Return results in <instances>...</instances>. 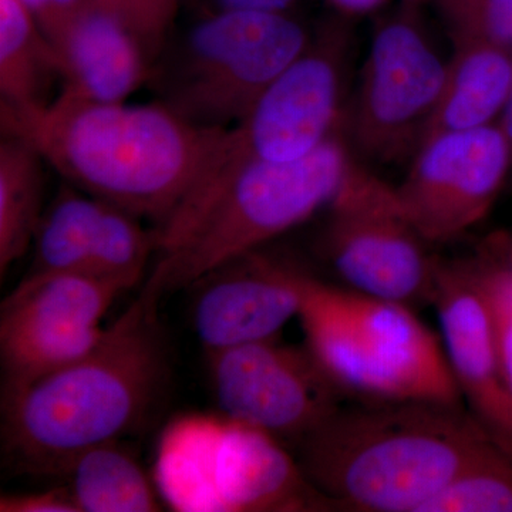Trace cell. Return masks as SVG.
<instances>
[{
  "label": "cell",
  "instance_id": "11",
  "mask_svg": "<svg viewBox=\"0 0 512 512\" xmlns=\"http://www.w3.org/2000/svg\"><path fill=\"white\" fill-rule=\"evenodd\" d=\"M121 293L90 274L23 279L0 315L3 403L92 352L106 333L101 320Z\"/></svg>",
  "mask_w": 512,
  "mask_h": 512
},
{
  "label": "cell",
  "instance_id": "16",
  "mask_svg": "<svg viewBox=\"0 0 512 512\" xmlns=\"http://www.w3.org/2000/svg\"><path fill=\"white\" fill-rule=\"evenodd\" d=\"M62 90L79 99L126 101L153 76L151 56L124 23L93 3L50 37Z\"/></svg>",
  "mask_w": 512,
  "mask_h": 512
},
{
  "label": "cell",
  "instance_id": "7",
  "mask_svg": "<svg viewBox=\"0 0 512 512\" xmlns=\"http://www.w3.org/2000/svg\"><path fill=\"white\" fill-rule=\"evenodd\" d=\"M311 37L291 12L220 9L175 47L160 101L197 126H235Z\"/></svg>",
  "mask_w": 512,
  "mask_h": 512
},
{
  "label": "cell",
  "instance_id": "23",
  "mask_svg": "<svg viewBox=\"0 0 512 512\" xmlns=\"http://www.w3.org/2000/svg\"><path fill=\"white\" fill-rule=\"evenodd\" d=\"M424 512H512V453L494 443Z\"/></svg>",
  "mask_w": 512,
  "mask_h": 512
},
{
  "label": "cell",
  "instance_id": "1",
  "mask_svg": "<svg viewBox=\"0 0 512 512\" xmlns=\"http://www.w3.org/2000/svg\"><path fill=\"white\" fill-rule=\"evenodd\" d=\"M3 134L28 141L67 184L164 225L210 163L225 128L197 126L161 101L103 103L60 92L0 107Z\"/></svg>",
  "mask_w": 512,
  "mask_h": 512
},
{
  "label": "cell",
  "instance_id": "10",
  "mask_svg": "<svg viewBox=\"0 0 512 512\" xmlns=\"http://www.w3.org/2000/svg\"><path fill=\"white\" fill-rule=\"evenodd\" d=\"M326 211L323 248L349 289L413 309L433 303L440 258L427 251L394 185L353 156Z\"/></svg>",
  "mask_w": 512,
  "mask_h": 512
},
{
  "label": "cell",
  "instance_id": "2",
  "mask_svg": "<svg viewBox=\"0 0 512 512\" xmlns=\"http://www.w3.org/2000/svg\"><path fill=\"white\" fill-rule=\"evenodd\" d=\"M340 406L295 444V458L333 510L424 512L494 443L464 406Z\"/></svg>",
  "mask_w": 512,
  "mask_h": 512
},
{
  "label": "cell",
  "instance_id": "20",
  "mask_svg": "<svg viewBox=\"0 0 512 512\" xmlns=\"http://www.w3.org/2000/svg\"><path fill=\"white\" fill-rule=\"evenodd\" d=\"M45 158L28 141L3 134L0 141V274L32 247L43 215Z\"/></svg>",
  "mask_w": 512,
  "mask_h": 512
},
{
  "label": "cell",
  "instance_id": "33",
  "mask_svg": "<svg viewBox=\"0 0 512 512\" xmlns=\"http://www.w3.org/2000/svg\"><path fill=\"white\" fill-rule=\"evenodd\" d=\"M404 3H410V5L421 6L426 2H433V0H403Z\"/></svg>",
  "mask_w": 512,
  "mask_h": 512
},
{
  "label": "cell",
  "instance_id": "27",
  "mask_svg": "<svg viewBox=\"0 0 512 512\" xmlns=\"http://www.w3.org/2000/svg\"><path fill=\"white\" fill-rule=\"evenodd\" d=\"M2 512H79L76 503L63 487L28 494H6L0 497Z\"/></svg>",
  "mask_w": 512,
  "mask_h": 512
},
{
  "label": "cell",
  "instance_id": "28",
  "mask_svg": "<svg viewBox=\"0 0 512 512\" xmlns=\"http://www.w3.org/2000/svg\"><path fill=\"white\" fill-rule=\"evenodd\" d=\"M33 18L39 23L47 39L69 25L83 10L90 8L94 0H22Z\"/></svg>",
  "mask_w": 512,
  "mask_h": 512
},
{
  "label": "cell",
  "instance_id": "31",
  "mask_svg": "<svg viewBox=\"0 0 512 512\" xmlns=\"http://www.w3.org/2000/svg\"><path fill=\"white\" fill-rule=\"evenodd\" d=\"M329 6L335 9L338 15L345 18H356V16L369 15L382 8L387 0H325Z\"/></svg>",
  "mask_w": 512,
  "mask_h": 512
},
{
  "label": "cell",
  "instance_id": "14",
  "mask_svg": "<svg viewBox=\"0 0 512 512\" xmlns=\"http://www.w3.org/2000/svg\"><path fill=\"white\" fill-rule=\"evenodd\" d=\"M431 306L464 406L491 439L512 453V390L498 349L493 306L470 256L439 259Z\"/></svg>",
  "mask_w": 512,
  "mask_h": 512
},
{
  "label": "cell",
  "instance_id": "5",
  "mask_svg": "<svg viewBox=\"0 0 512 512\" xmlns=\"http://www.w3.org/2000/svg\"><path fill=\"white\" fill-rule=\"evenodd\" d=\"M298 319L305 348L346 399L464 406L443 342L410 306L306 274Z\"/></svg>",
  "mask_w": 512,
  "mask_h": 512
},
{
  "label": "cell",
  "instance_id": "26",
  "mask_svg": "<svg viewBox=\"0 0 512 512\" xmlns=\"http://www.w3.org/2000/svg\"><path fill=\"white\" fill-rule=\"evenodd\" d=\"M471 256L485 281L512 303V231L485 238Z\"/></svg>",
  "mask_w": 512,
  "mask_h": 512
},
{
  "label": "cell",
  "instance_id": "25",
  "mask_svg": "<svg viewBox=\"0 0 512 512\" xmlns=\"http://www.w3.org/2000/svg\"><path fill=\"white\" fill-rule=\"evenodd\" d=\"M180 0H94L99 8L127 26L146 47L151 59L164 49Z\"/></svg>",
  "mask_w": 512,
  "mask_h": 512
},
{
  "label": "cell",
  "instance_id": "18",
  "mask_svg": "<svg viewBox=\"0 0 512 512\" xmlns=\"http://www.w3.org/2000/svg\"><path fill=\"white\" fill-rule=\"evenodd\" d=\"M57 476L66 481L79 512H157L164 507L154 480L120 440L76 454Z\"/></svg>",
  "mask_w": 512,
  "mask_h": 512
},
{
  "label": "cell",
  "instance_id": "12",
  "mask_svg": "<svg viewBox=\"0 0 512 512\" xmlns=\"http://www.w3.org/2000/svg\"><path fill=\"white\" fill-rule=\"evenodd\" d=\"M218 409L293 446L342 406V392L309 350L278 338L208 353Z\"/></svg>",
  "mask_w": 512,
  "mask_h": 512
},
{
  "label": "cell",
  "instance_id": "15",
  "mask_svg": "<svg viewBox=\"0 0 512 512\" xmlns=\"http://www.w3.org/2000/svg\"><path fill=\"white\" fill-rule=\"evenodd\" d=\"M306 272L259 251L239 256L190 289L192 328L205 353L278 338L298 318Z\"/></svg>",
  "mask_w": 512,
  "mask_h": 512
},
{
  "label": "cell",
  "instance_id": "24",
  "mask_svg": "<svg viewBox=\"0 0 512 512\" xmlns=\"http://www.w3.org/2000/svg\"><path fill=\"white\" fill-rule=\"evenodd\" d=\"M451 42L512 49V0H433Z\"/></svg>",
  "mask_w": 512,
  "mask_h": 512
},
{
  "label": "cell",
  "instance_id": "22",
  "mask_svg": "<svg viewBox=\"0 0 512 512\" xmlns=\"http://www.w3.org/2000/svg\"><path fill=\"white\" fill-rule=\"evenodd\" d=\"M101 202L89 274L127 292L141 281L151 255H156L157 232L147 231L130 211Z\"/></svg>",
  "mask_w": 512,
  "mask_h": 512
},
{
  "label": "cell",
  "instance_id": "17",
  "mask_svg": "<svg viewBox=\"0 0 512 512\" xmlns=\"http://www.w3.org/2000/svg\"><path fill=\"white\" fill-rule=\"evenodd\" d=\"M453 47L443 90L423 143L439 134L497 123L510 96V47L485 42H456Z\"/></svg>",
  "mask_w": 512,
  "mask_h": 512
},
{
  "label": "cell",
  "instance_id": "32",
  "mask_svg": "<svg viewBox=\"0 0 512 512\" xmlns=\"http://www.w3.org/2000/svg\"><path fill=\"white\" fill-rule=\"evenodd\" d=\"M497 126L500 128L501 133H503L508 147H510L512 157V87L507 103H505L504 109L501 111L500 117H498Z\"/></svg>",
  "mask_w": 512,
  "mask_h": 512
},
{
  "label": "cell",
  "instance_id": "29",
  "mask_svg": "<svg viewBox=\"0 0 512 512\" xmlns=\"http://www.w3.org/2000/svg\"><path fill=\"white\" fill-rule=\"evenodd\" d=\"M471 261H473V258H471ZM474 266H476L478 275H480L481 281H483L485 291L488 293V298H490L491 306H493L498 349H500L505 377H507V382L512 390V303L505 296L501 295L500 292L495 291L493 286L488 284L483 276H481L477 265L474 264Z\"/></svg>",
  "mask_w": 512,
  "mask_h": 512
},
{
  "label": "cell",
  "instance_id": "13",
  "mask_svg": "<svg viewBox=\"0 0 512 512\" xmlns=\"http://www.w3.org/2000/svg\"><path fill=\"white\" fill-rule=\"evenodd\" d=\"M511 175L510 147L495 123L424 141L396 188L421 238L447 244L490 214Z\"/></svg>",
  "mask_w": 512,
  "mask_h": 512
},
{
  "label": "cell",
  "instance_id": "30",
  "mask_svg": "<svg viewBox=\"0 0 512 512\" xmlns=\"http://www.w3.org/2000/svg\"><path fill=\"white\" fill-rule=\"evenodd\" d=\"M298 0H218L221 9L265 10V12H291Z\"/></svg>",
  "mask_w": 512,
  "mask_h": 512
},
{
  "label": "cell",
  "instance_id": "8",
  "mask_svg": "<svg viewBox=\"0 0 512 512\" xmlns=\"http://www.w3.org/2000/svg\"><path fill=\"white\" fill-rule=\"evenodd\" d=\"M353 42L345 16L316 29L244 119L225 128L191 195L241 165L301 160L342 133Z\"/></svg>",
  "mask_w": 512,
  "mask_h": 512
},
{
  "label": "cell",
  "instance_id": "6",
  "mask_svg": "<svg viewBox=\"0 0 512 512\" xmlns=\"http://www.w3.org/2000/svg\"><path fill=\"white\" fill-rule=\"evenodd\" d=\"M153 480L174 511L333 510L285 443L221 413L171 421L158 441Z\"/></svg>",
  "mask_w": 512,
  "mask_h": 512
},
{
  "label": "cell",
  "instance_id": "4",
  "mask_svg": "<svg viewBox=\"0 0 512 512\" xmlns=\"http://www.w3.org/2000/svg\"><path fill=\"white\" fill-rule=\"evenodd\" d=\"M352 158L339 133L301 160L241 165L195 192L156 228V264L144 289L160 299L190 289L308 221L335 197Z\"/></svg>",
  "mask_w": 512,
  "mask_h": 512
},
{
  "label": "cell",
  "instance_id": "9",
  "mask_svg": "<svg viewBox=\"0 0 512 512\" xmlns=\"http://www.w3.org/2000/svg\"><path fill=\"white\" fill-rule=\"evenodd\" d=\"M404 3L376 25L342 133L350 151L383 165L410 163L426 136L446 80L443 59L420 16Z\"/></svg>",
  "mask_w": 512,
  "mask_h": 512
},
{
  "label": "cell",
  "instance_id": "21",
  "mask_svg": "<svg viewBox=\"0 0 512 512\" xmlns=\"http://www.w3.org/2000/svg\"><path fill=\"white\" fill-rule=\"evenodd\" d=\"M103 202L73 185L62 187L43 212L33 238V261L23 279L89 274Z\"/></svg>",
  "mask_w": 512,
  "mask_h": 512
},
{
  "label": "cell",
  "instance_id": "3",
  "mask_svg": "<svg viewBox=\"0 0 512 512\" xmlns=\"http://www.w3.org/2000/svg\"><path fill=\"white\" fill-rule=\"evenodd\" d=\"M160 302L143 289L92 352L3 403V441L16 464L57 476L76 454L143 423L168 373Z\"/></svg>",
  "mask_w": 512,
  "mask_h": 512
},
{
  "label": "cell",
  "instance_id": "19",
  "mask_svg": "<svg viewBox=\"0 0 512 512\" xmlns=\"http://www.w3.org/2000/svg\"><path fill=\"white\" fill-rule=\"evenodd\" d=\"M60 80L55 50L22 0H0V97L3 107L29 109L53 99Z\"/></svg>",
  "mask_w": 512,
  "mask_h": 512
}]
</instances>
